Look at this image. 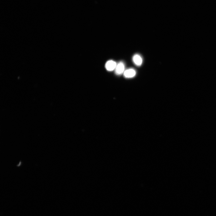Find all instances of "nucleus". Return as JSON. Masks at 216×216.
Listing matches in <instances>:
<instances>
[{
	"label": "nucleus",
	"instance_id": "f257e3e1",
	"mask_svg": "<svg viewBox=\"0 0 216 216\" xmlns=\"http://www.w3.org/2000/svg\"><path fill=\"white\" fill-rule=\"evenodd\" d=\"M125 65L122 62H120L117 64L115 69V72L116 74L120 75L123 73L125 71Z\"/></svg>",
	"mask_w": 216,
	"mask_h": 216
},
{
	"label": "nucleus",
	"instance_id": "20e7f679",
	"mask_svg": "<svg viewBox=\"0 0 216 216\" xmlns=\"http://www.w3.org/2000/svg\"><path fill=\"white\" fill-rule=\"evenodd\" d=\"M132 60L136 65L140 66L142 63V59L141 56L138 54H135L133 57Z\"/></svg>",
	"mask_w": 216,
	"mask_h": 216
},
{
	"label": "nucleus",
	"instance_id": "f03ea898",
	"mask_svg": "<svg viewBox=\"0 0 216 216\" xmlns=\"http://www.w3.org/2000/svg\"><path fill=\"white\" fill-rule=\"evenodd\" d=\"M136 70L134 69L130 68L125 70L123 73L124 77L126 78H131L136 75Z\"/></svg>",
	"mask_w": 216,
	"mask_h": 216
},
{
	"label": "nucleus",
	"instance_id": "7ed1b4c3",
	"mask_svg": "<svg viewBox=\"0 0 216 216\" xmlns=\"http://www.w3.org/2000/svg\"><path fill=\"white\" fill-rule=\"evenodd\" d=\"M117 64L113 60H109L106 63L105 68L109 71H112L115 70Z\"/></svg>",
	"mask_w": 216,
	"mask_h": 216
}]
</instances>
